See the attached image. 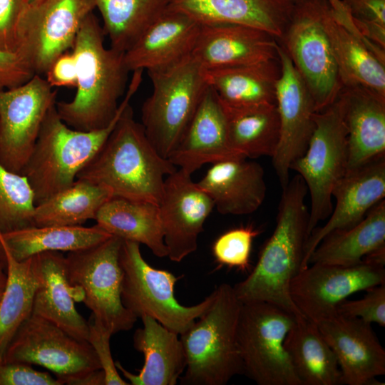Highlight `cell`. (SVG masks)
Returning <instances> with one entry per match:
<instances>
[{
    "label": "cell",
    "instance_id": "1",
    "mask_svg": "<svg viewBox=\"0 0 385 385\" xmlns=\"http://www.w3.org/2000/svg\"><path fill=\"white\" fill-rule=\"evenodd\" d=\"M307 193L304 182L297 174L282 188L272 234L248 276L233 286L242 303L269 302L295 316L302 315L290 297L289 286L302 270L309 237Z\"/></svg>",
    "mask_w": 385,
    "mask_h": 385
},
{
    "label": "cell",
    "instance_id": "2",
    "mask_svg": "<svg viewBox=\"0 0 385 385\" xmlns=\"http://www.w3.org/2000/svg\"><path fill=\"white\" fill-rule=\"evenodd\" d=\"M105 34L93 12L87 16L73 48L77 66L76 94L71 101L56 102L62 120L76 130L107 126L114 118L124 94L130 71L123 52L104 45Z\"/></svg>",
    "mask_w": 385,
    "mask_h": 385
},
{
    "label": "cell",
    "instance_id": "3",
    "mask_svg": "<svg viewBox=\"0 0 385 385\" xmlns=\"http://www.w3.org/2000/svg\"><path fill=\"white\" fill-rule=\"evenodd\" d=\"M177 170L153 147L129 103L106 143L76 179L103 185L113 197L158 205L165 178Z\"/></svg>",
    "mask_w": 385,
    "mask_h": 385
},
{
    "label": "cell",
    "instance_id": "4",
    "mask_svg": "<svg viewBox=\"0 0 385 385\" xmlns=\"http://www.w3.org/2000/svg\"><path fill=\"white\" fill-rule=\"evenodd\" d=\"M142 74L139 71L133 72L117 114L103 128L89 131L76 130L62 120L56 104L49 109L21 173L33 191L35 205L74 183L78 173L95 157L112 133L138 91Z\"/></svg>",
    "mask_w": 385,
    "mask_h": 385
},
{
    "label": "cell",
    "instance_id": "5",
    "mask_svg": "<svg viewBox=\"0 0 385 385\" xmlns=\"http://www.w3.org/2000/svg\"><path fill=\"white\" fill-rule=\"evenodd\" d=\"M211 304L180 335L186 357L185 385H225L243 373L237 346L242 303L233 286L222 283L213 291Z\"/></svg>",
    "mask_w": 385,
    "mask_h": 385
},
{
    "label": "cell",
    "instance_id": "6",
    "mask_svg": "<svg viewBox=\"0 0 385 385\" xmlns=\"http://www.w3.org/2000/svg\"><path fill=\"white\" fill-rule=\"evenodd\" d=\"M148 73L153 92L143 104L141 124L158 153L168 159L208 85L204 70L191 55L168 68Z\"/></svg>",
    "mask_w": 385,
    "mask_h": 385
},
{
    "label": "cell",
    "instance_id": "7",
    "mask_svg": "<svg viewBox=\"0 0 385 385\" xmlns=\"http://www.w3.org/2000/svg\"><path fill=\"white\" fill-rule=\"evenodd\" d=\"M314 128L305 152L290 165L304 182L310 196L308 235L330 215L332 190L347 172V130L339 97L314 115Z\"/></svg>",
    "mask_w": 385,
    "mask_h": 385
},
{
    "label": "cell",
    "instance_id": "8",
    "mask_svg": "<svg viewBox=\"0 0 385 385\" xmlns=\"http://www.w3.org/2000/svg\"><path fill=\"white\" fill-rule=\"evenodd\" d=\"M119 263L123 272L122 303L137 318L150 316L180 335L212 303L213 292L199 304H181L174 293L179 277L150 265L144 260L138 242L123 240Z\"/></svg>",
    "mask_w": 385,
    "mask_h": 385
},
{
    "label": "cell",
    "instance_id": "9",
    "mask_svg": "<svg viewBox=\"0 0 385 385\" xmlns=\"http://www.w3.org/2000/svg\"><path fill=\"white\" fill-rule=\"evenodd\" d=\"M295 315L265 302L242 303L237 346L243 373L259 385H302L284 348Z\"/></svg>",
    "mask_w": 385,
    "mask_h": 385
},
{
    "label": "cell",
    "instance_id": "10",
    "mask_svg": "<svg viewBox=\"0 0 385 385\" xmlns=\"http://www.w3.org/2000/svg\"><path fill=\"white\" fill-rule=\"evenodd\" d=\"M327 0H294L282 46L304 81L316 112L331 105L342 88L323 24Z\"/></svg>",
    "mask_w": 385,
    "mask_h": 385
},
{
    "label": "cell",
    "instance_id": "11",
    "mask_svg": "<svg viewBox=\"0 0 385 385\" xmlns=\"http://www.w3.org/2000/svg\"><path fill=\"white\" fill-rule=\"evenodd\" d=\"M122 242L111 236L96 245L70 252L66 257L70 282L82 289L83 302L112 334L131 329L138 319L121 300Z\"/></svg>",
    "mask_w": 385,
    "mask_h": 385
},
{
    "label": "cell",
    "instance_id": "12",
    "mask_svg": "<svg viewBox=\"0 0 385 385\" xmlns=\"http://www.w3.org/2000/svg\"><path fill=\"white\" fill-rule=\"evenodd\" d=\"M93 0L26 2L18 26V48L35 74H46L53 61L72 49L79 29L93 12Z\"/></svg>",
    "mask_w": 385,
    "mask_h": 385
},
{
    "label": "cell",
    "instance_id": "13",
    "mask_svg": "<svg viewBox=\"0 0 385 385\" xmlns=\"http://www.w3.org/2000/svg\"><path fill=\"white\" fill-rule=\"evenodd\" d=\"M4 362L43 366L53 372L62 384L68 379L101 369L87 341L78 339L54 323L34 314L15 334Z\"/></svg>",
    "mask_w": 385,
    "mask_h": 385
},
{
    "label": "cell",
    "instance_id": "14",
    "mask_svg": "<svg viewBox=\"0 0 385 385\" xmlns=\"http://www.w3.org/2000/svg\"><path fill=\"white\" fill-rule=\"evenodd\" d=\"M57 90L35 74L27 82L0 90V162L21 175Z\"/></svg>",
    "mask_w": 385,
    "mask_h": 385
},
{
    "label": "cell",
    "instance_id": "15",
    "mask_svg": "<svg viewBox=\"0 0 385 385\" xmlns=\"http://www.w3.org/2000/svg\"><path fill=\"white\" fill-rule=\"evenodd\" d=\"M381 284L384 267L364 262L352 266L312 263L292 279L289 294L301 314L317 324L336 315L337 306L351 294Z\"/></svg>",
    "mask_w": 385,
    "mask_h": 385
},
{
    "label": "cell",
    "instance_id": "16",
    "mask_svg": "<svg viewBox=\"0 0 385 385\" xmlns=\"http://www.w3.org/2000/svg\"><path fill=\"white\" fill-rule=\"evenodd\" d=\"M280 73L275 86V105L280 134L272 165L282 187L289 183L290 165L306 150L314 128L313 99L282 43L277 46Z\"/></svg>",
    "mask_w": 385,
    "mask_h": 385
},
{
    "label": "cell",
    "instance_id": "17",
    "mask_svg": "<svg viewBox=\"0 0 385 385\" xmlns=\"http://www.w3.org/2000/svg\"><path fill=\"white\" fill-rule=\"evenodd\" d=\"M158 205L167 257L180 262L197 250L198 237L214 203L190 174L178 168L165 178Z\"/></svg>",
    "mask_w": 385,
    "mask_h": 385
},
{
    "label": "cell",
    "instance_id": "18",
    "mask_svg": "<svg viewBox=\"0 0 385 385\" xmlns=\"http://www.w3.org/2000/svg\"><path fill=\"white\" fill-rule=\"evenodd\" d=\"M317 325L337 359L340 384H373L385 374V350L371 324L337 314Z\"/></svg>",
    "mask_w": 385,
    "mask_h": 385
},
{
    "label": "cell",
    "instance_id": "19",
    "mask_svg": "<svg viewBox=\"0 0 385 385\" xmlns=\"http://www.w3.org/2000/svg\"><path fill=\"white\" fill-rule=\"evenodd\" d=\"M384 197L385 156L347 171L332 190L336 204L327 222L314 229L306 241L302 270L309 266L312 253L327 235L356 225Z\"/></svg>",
    "mask_w": 385,
    "mask_h": 385
},
{
    "label": "cell",
    "instance_id": "20",
    "mask_svg": "<svg viewBox=\"0 0 385 385\" xmlns=\"http://www.w3.org/2000/svg\"><path fill=\"white\" fill-rule=\"evenodd\" d=\"M32 257L37 287L32 314L48 320L71 336L87 341V321L78 312L74 302H81L83 292L69 281L66 257L51 251Z\"/></svg>",
    "mask_w": 385,
    "mask_h": 385
},
{
    "label": "cell",
    "instance_id": "21",
    "mask_svg": "<svg viewBox=\"0 0 385 385\" xmlns=\"http://www.w3.org/2000/svg\"><path fill=\"white\" fill-rule=\"evenodd\" d=\"M278 41L257 28L234 24L201 25L191 53L204 70L277 58Z\"/></svg>",
    "mask_w": 385,
    "mask_h": 385
},
{
    "label": "cell",
    "instance_id": "22",
    "mask_svg": "<svg viewBox=\"0 0 385 385\" xmlns=\"http://www.w3.org/2000/svg\"><path fill=\"white\" fill-rule=\"evenodd\" d=\"M201 25L183 12L168 8L124 53L130 71H157L178 63L190 55Z\"/></svg>",
    "mask_w": 385,
    "mask_h": 385
},
{
    "label": "cell",
    "instance_id": "23",
    "mask_svg": "<svg viewBox=\"0 0 385 385\" xmlns=\"http://www.w3.org/2000/svg\"><path fill=\"white\" fill-rule=\"evenodd\" d=\"M237 157L241 156L229 144L222 105L215 91L208 86L181 139L168 159L178 169L192 175L205 164Z\"/></svg>",
    "mask_w": 385,
    "mask_h": 385
},
{
    "label": "cell",
    "instance_id": "24",
    "mask_svg": "<svg viewBox=\"0 0 385 385\" xmlns=\"http://www.w3.org/2000/svg\"><path fill=\"white\" fill-rule=\"evenodd\" d=\"M197 184L222 215L253 213L262 205L267 191L262 166L242 157L211 164Z\"/></svg>",
    "mask_w": 385,
    "mask_h": 385
},
{
    "label": "cell",
    "instance_id": "25",
    "mask_svg": "<svg viewBox=\"0 0 385 385\" xmlns=\"http://www.w3.org/2000/svg\"><path fill=\"white\" fill-rule=\"evenodd\" d=\"M347 130V171L385 156V97L361 86L339 93Z\"/></svg>",
    "mask_w": 385,
    "mask_h": 385
},
{
    "label": "cell",
    "instance_id": "26",
    "mask_svg": "<svg viewBox=\"0 0 385 385\" xmlns=\"http://www.w3.org/2000/svg\"><path fill=\"white\" fill-rule=\"evenodd\" d=\"M290 0H168V7L200 25L234 24L265 31L282 39L293 6Z\"/></svg>",
    "mask_w": 385,
    "mask_h": 385
},
{
    "label": "cell",
    "instance_id": "27",
    "mask_svg": "<svg viewBox=\"0 0 385 385\" xmlns=\"http://www.w3.org/2000/svg\"><path fill=\"white\" fill-rule=\"evenodd\" d=\"M143 327L135 330L134 348L144 356L138 374L126 370L119 361L115 364L132 385H175L186 367V357L180 335L153 317H140Z\"/></svg>",
    "mask_w": 385,
    "mask_h": 385
},
{
    "label": "cell",
    "instance_id": "28",
    "mask_svg": "<svg viewBox=\"0 0 385 385\" xmlns=\"http://www.w3.org/2000/svg\"><path fill=\"white\" fill-rule=\"evenodd\" d=\"M111 236L97 225H33L0 232V258L7 253L17 261H24L44 252H74L96 245Z\"/></svg>",
    "mask_w": 385,
    "mask_h": 385
},
{
    "label": "cell",
    "instance_id": "29",
    "mask_svg": "<svg viewBox=\"0 0 385 385\" xmlns=\"http://www.w3.org/2000/svg\"><path fill=\"white\" fill-rule=\"evenodd\" d=\"M279 73L277 58L204 70V76L207 85L215 91L223 104L240 107L275 103V86Z\"/></svg>",
    "mask_w": 385,
    "mask_h": 385
},
{
    "label": "cell",
    "instance_id": "30",
    "mask_svg": "<svg viewBox=\"0 0 385 385\" xmlns=\"http://www.w3.org/2000/svg\"><path fill=\"white\" fill-rule=\"evenodd\" d=\"M95 220L112 236L143 244L156 257L168 256L156 204L113 197L100 208Z\"/></svg>",
    "mask_w": 385,
    "mask_h": 385
},
{
    "label": "cell",
    "instance_id": "31",
    "mask_svg": "<svg viewBox=\"0 0 385 385\" xmlns=\"http://www.w3.org/2000/svg\"><path fill=\"white\" fill-rule=\"evenodd\" d=\"M284 345L302 385L340 384L337 359L317 323L297 316Z\"/></svg>",
    "mask_w": 385,
    "mask_h": 385
},
{
    "label": "cell",
    "instance_id": "32",
    "mask_svg": "<svg viewBox=\"0 0 385 385\" xmlns=\"http://www.w3.org/2000/svg\"><path fill=\"white\" fill-rule=\"evenodd\" d=\"M323 24L342 86H361L385 97V63L334 19L327 0Z\"/></svg>",
    "mask_w": 385,
    "mask_h": 385
},
{
    "label": "cell",
    "instance_id": "33",
    "mask_svg": "<svg viewBox=\"0 0 385 385\" xmlns=\"http://www.w3.org/2000/svg\"><path fill=\"white\" fill-rule=\"evenodd\" d=\"M221 102V101H220ZM227 123L229 144L241 157L272 158L280 134L275 103L232 107L221 102Z\"/></svg>",
    "mask_w": 385,
    "mask_h": 385
},
{
    "label": "cell",
    "instance_id": "34",
    "mask_svg": "<svg viewBox=\"0 0 385 385\" xmlns=\"http://www.w3.org/2000/svg\"><path fill=\"white\" fill-rule=\"evenodd\" d=\"M385 246V200L374 205L364 218L353 227L327 235L312 253L309 265L322 263L352 266Z\"/></svg>",
    "mask_w": 385,
    "mask_h": 385
},
{
    "label": "cell",
    "instance_id": "35",
    "mask_svg": "<svg viewBox=\"0 0 385 385\" xmlns=\"http://www.w3.org/2000/svg\"><path fill=\"white\" fill-rule=\"evenodd\" d=\"M107 187L83 179L35 205L33 222L36 226H76L95 220L100 208L111 197Z\"/></svg>",
    "mask_w": 385,
    "mask_h": 385
},
{
    "label": "cell",
    "instance_id": "36",
    "mask_svg": "<svg viewBox=\"0 0 385 385\" xmlns=\"http://www.w3.org/2000/svg\"><path fill=\"white\" fill-rule=\"evenodd\" d=\"M0 262L6 272V282L0 300V361L21 324L31 315L37 281L32 257L17 261L4 253Z\"/></svg>",
    "mask_w": 385,
    "mask_h": 385
},
{
    "label": "cell",
    "instance_id": "37",
    "mask_svg": "<svg viewBox=\"0 0 385 385\" xmlns=\"http://www.w3.org/2000/svg\"><path fill=\"white\" fill-rule=\"evenodd\" d=\"M111 47L126 52L168 6V0H93Z\"/></svg>",
    "mask_w": 385,
    "mask_h": 385
},
{
    "label": "cell",
    "instance_id": "38",
    "mask_svg": "<svg viewBox=\"0 0 385 385\" xmlns=\"http://www.w3.org/2000/svg\"><path fill=\"white\" fill-rule=\"evenodd\" d=\"M33 191L26 178L0 162V232L33 226Z\"/></svg>",
    "mask_w": 385,
    "mask_h": 385
},
{
    "label": "cell",
    "instance_id": "39",
    "mask_svg": "<svg viewBox=\"0 0 385 385\" xmlns=\"http://www.w3.org/2000/svg\"><path fill=\"white\" fill-rule=\"evenodd\" d=\"M260 233L252 225H247L232 228L220 235L212 247L216 262L242 272L249 270L253 240Z\"/></svg>",
    "mask_w": 385,
    "mask_h": 385
},
{
    "label": "cell",
    "instance_id": "40",
    "mask_svg": "<svg viewBox=\"0 0 385 385\" xmlns=\"http://www.w3.org/2000/svg\"><path fill=\"white\" fill-rule=\"evenodd\" d=\"M357 300L345 299L337 307L339 314L360 319L367 323L385 326V284L367 289Z\"/></svg>",
    "mask_w": 385,
    "mask_h": 385
},
{
    "label": "cell",
    "instance_id": "41",
    "mask_svg": "<svg viewBox=\"0 0 385 385\" xmlns=\"http://www.w3.org/2000/svg\"><path fill=\"white\" fill-rule=\"evenodd\" d=\"M88 333L87 342L93 349L105 374V385H128L121 378L113 361L110 339L112 333L91 313L87 321Z\"/></svg>",
    "mask_w": 385,
    "mask_h": 385
},
{
    "label": "cell",
    "instance_id": "42",
    "mask_svg": "<svg viewBox=\"0 0 385 385\" xmlns=\"http://www.w3.org/2000/svg\"><path fill=\"white\" fill-rule=\"evenodd\" d=\"M0 385H62L48 372L38 371L31 365L0 361Z\"/></svg>",
    "mask_w": 385,
    "mask_h": 385
},
{
    "label": "cell",
    "instance_id": "43",
    "mask_svg": "<svg viewBox=\"0 0 385 385\" xmlns=\"http://www.w3.org/2000/svg\"><path fill=\"white\" fill-rule=\"evenodd\" d=\"M34 75L30 65L19 51L0 49V90L19 86Z\"/></svg>",
    "mask_w": 385,
    "mask_h": 385
},
{
    "label": "cell",
    "instance_id": "44",
    "mask_svg": "<svg viewBox=\"0 0 385 385\" xmlns=\"http://www.w3.org/2000/svg\"><path fill=\"white\" fill-rule=\"evenodd\" d=\"M28 0H0V49L18 48V26Z\"/></svg>",
    "mask_w": 385,
    "mask_h": 385
},
{
    "label": "cell",
    "instance_id": "45",
    "mask_svg": "<svg viewBox=\"0 0 385 385\" xmlns=\"http://www.w3.org/2000/svg\"><path fill=\"white\" fill-rule=\"evenodd\" d=\"M46 80L52 87H76L77 66L72 50L58 56L46 73Z\"/></svg>",
    "mask_w": 385,
    "mask_h": 385
},
{
    "label": "cell",
    "instance_id": "46",
    "mask_svg": "<svg viewBox=\"0 0 385 385\" xmlns=\"http://www.w3.org/2000/svg\"><path fill=\"white\" fill-rule=\"evenodd\" d=\"M332 14L337 23L350 34L363 43L366 48L383 63H385V48L366 38L354 23L347 7L341 0H328Z\"/></svg>",
    "mask_w": 385,
    "mask_h": 385
},
{
    "label": "cell",
    "instance_id": "47",
    "mask_svg": "<svg viewBox=\"0 0 385 385\" xmlns=\"http://www.w3.org/2000/svg\"><path fill=\"white\" fill-rule=\"evenodd\" d=\"M353 18L385 25V0H341Z\"/></svg>",
    "mask_w": 385,
    "mask_h": 385
},
{
    "label": "cell",
    "instance_id": "48",
    "mask_svg": "<svg viewBox=\"0 0 385 385\" xmlns=\"http://www.w3.org/2000/svg\"><path fill=\"white\" fill-rule=\"evenodd\" d=\"M361 33L371 42L385 48V25L353 18Z\"/></svg>",
    "mask_w": 385,
    "mask_h": 385
},
{
    "label": "cell",
    "instance_id": "49",
    "mask_svg": "<svg viewBox=\"0 0 385 385\" xmlns=\"http://www.w3.org/2000/svg\"><path fill=\"white\" fill-rule=\"evenodd\" d=\"M65 384L69 385H105V374L100 369L68 379Z\"/></svg>",
    "mask_w": 385,
    "mask_h": 385
},
{
    "label": "cell",
    "instance_id": "50",
    "mask_svg": "<svg viewBox=\"0 0 385 385\" xmlns=\"http://www.w3.org/2000/svg\"><path fill=\"white\" fill-rule=\"evenodd\" d=\"M362 262L372 265L384 267L385 246L375 250L366 255Z\"/></svg>",
    "mask_w": 385,
    "mask_h": 385
},
{
    "label": "cell",
    "instance_id": "51",
    "mask_svg": "<svg viewBox=\"0 0 385 385\" xmlns=\"http://www.w3.org/2000/svg\"><path fill=\"white\" fill-rule=\"evenodd\" d=\"M6 282V272L5 267L0 262V300L3 294Z\"/></svg>",
    "mask_w": 385,
    "mask_h": 385
},
{
    "label": "cell",
    "instance_id": "52",
    "mask_svg": "<svg viewBox=\"0 0 385 385\" xmlns=\"http://www.w3.org/2000/svg\"><path fill=\"white\" fill-rule=\"evenodd\" d=\"M34 1V0H28V1Z\"/></svg>",
    "mask_w": 385,
    "mask_h": 385
},
{
    "label": "cell",
    "instance_id": "53",
    "mask_svg": "<svg viewBox=\"0 0 385 385\" xmlns=\"http://www.w3.org/2000/svg\"><path fill=\"white\" fill-rule=\"evenodd\" d=\"M290 1H294V0H290Z\"/></svg>",
    "mask_w": 385,
    "mask_h": 385
}]
</instances>
